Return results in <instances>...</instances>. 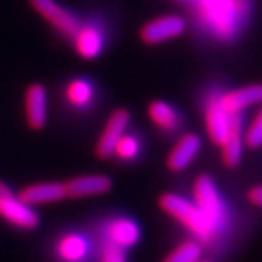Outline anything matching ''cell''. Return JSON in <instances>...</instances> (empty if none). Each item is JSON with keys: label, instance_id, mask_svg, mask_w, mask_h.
Returning a JSON list of instances; mask_svg holds the SVG:
<instances>
[{"label": "cell", "instance_id": "23", "mask_svg": "<svg viewBox=\"0 0 262 262\" xmlns=\"http://www.w3.org/2000/svg\"><path fill=\"white\" fill-rule=\"evenodd\" d=\"M100 262H126L125 250L106 242L100 253Z\"/></svg>", "mask_w": 262, "mask_h": 262}, {"label": "cell", "instance_id": "22", "mask_svg": "<svg viewBox=\"0 0 262 262\" xmlns=\"http://www.w3.org/2000/svg\"><path fill=\"white\" fill-rule=\"evenodd\" d=\"M243 142L250 150H257L262 147V109L257 111L250 123L243 128Z\"/></svg>", "mask_w": 262, "mask_h": 262}, {"label": "cell", "instance_id": "3", "mask_svg": "<svg viewBox=\"0 0 262 262\" xmlns=\"http://www.w3.org/2000/svg\"><path fill=\"white\" fill-rule=\"evenodd\" d=\"M0 218L24 231H33L40 224V216L32 205L26 204L4 180H0Z\"/></svg>", "mask_w": 262, "mask_h": 262}, {"label": "cell", "instance_id": "15", "mask_svg": "<svg viewBox=\"0 0 262 262\" xmlns=\"http://www.w3.org/2000/svg\"><path fill=\"white\" fill-rule=\"evenodd\" d=\"M19 198L29 205H43L60 202L67 198L65 183L59 182H38L30 183L17 193Z\"/></svg>", "mask_w": 262, "mask_h": 262}, {"label": "cell", "instance_id": "17", "mask_svg": "<svg viewBox=\"0 0 262 262\" xmlns=\"http://www.w3.org/2000/svg\"><path fill=\"white\" fill-rule=\"evenodd\" d=\"M221 161L223 164L229 167V169H235L240 166L243 158V150H245V142H243V117L242 114L237 117L229 138L226 139L221 147Z\"/></svg>", "mask_w": 262, "mask_h": 262}, {"label": "cell", "instance_id": "9", "mask_svg": "<svg viewBox=\"0 0 262 262\" xmlns=\"http://www.w3.org/2000/svg\"><path fill=\"white\" fill-rule=\"evenodd\" d=\"M26 122L30 129H43L48 122V92L41 84H30L24 93Z\"/></svg>", "mask_w": 262, "mask_h": 262}, {"label": "cell", "instance_id": "18", "mask_svg": "<svg viewBox=\"0 0 262 262\" xmlns=\"http://www.w3.org/2000/svg\"><path fill=\"white\" fill-rule=\"evenodd\" d=\"M147 114L150 122L164 133H174L180 128V116L169 103L154 100L147 106Z\"/></svg>", "mask_w": 262, "mask_h": 262}, {"label": "cell", "instance_id": "1", "mask_svg": "<svg viewBox=\"0 0 262 262\" xmlns=\"http://www.w3.org/2000/svg\"><path fill=\"white\" fill-rule=\"evenodd\" d=\"M199 23L215 38L231 41L247 17V0H193Z\"/></svg>", "mask_w": 262, "mask_h": 262}, {"label": "cell", "instance_id": "14", "mask_svg": "<svg viewBox=\"0 0 262 262\" xmlns=\"http://www.w3.org/2000/svg\"><path fill=\"white\" fill-rule=\"evenodd\" d=\"M106 242L123 250L133 248L141 238L138 223L126 216H116L106 224Z\"/></svg>", "mask_w": 262, "mask_h": 262}, {"label": "cell", "instance_id": "21", "mask_svg": "<svg viewBox=\"0 0 262 262\" xmlns=\"http://www.w3.org/2000/svg\"><path fill=\"white\" fill-rule=\"evenodd\" d=\"M141 152V142L136 136L125 133L116 144L112 157H116L120 161H133Z\"/></svg>", "mask_w": 262, "mask_h": 262}, {"label": "cell", "instance_id": "8", "mask_svg": "<svg viewBox=\"0 0 262 262\" xmlns=\"http://www.w3.org/2000/svg\"><path fill=\"white\" fill-rule=\"evenodd\" d=\"M129 120H131V114L125 107L116 109L109 116V119L104 123L103 131L100 133V138L95 144V155L100 160H107L109 157H112V152H114L117 141L126 133Z\"/></svg>", "mask_w": 262, "mask_h": 262}, {"label": "cell", "instance_id": "24", "mask_svg": "<svg viewBox=\"0 0 262 262\" xmlns=\"http://www.w3.org/2000/svg\"><path fill=\"white\" fill-rule=\"evenodd\" d=\"M248 201L251 205H256V207H262V185H256L248 191L247 194Z\"/></svg>", "mask_w": 262, "mask_h": 262}, {"label": "cell", "instance_id": "7", "mask_svg": "<svg viewBox=\"0 0 262 262\" xmlns=\"http://www.w3.org/2000/svg\"><path fill=\"white\" fill-rule=\"evenodd\" d=\"M186 30V21L180 14H163L145 23L139 30V38L148 46L176 40Z\"/></svg>", "mask_w": 262, "mask_h": 262}, {"label": "cell", "instance_id": "2", "mask_svg": "<svg viewBox=\"0 0 262 262\" xmlns=\"http://www.w3.org/2000/svg\"><path fill=\"white\" fill-rule=\"evenodd\" d=\"M158 207L204 242L216 235V229L198 209L193 199H185L177 193H163L158 198Z\"/></svg>", "mask_w": 262, "mask_h": 262}, {"label": "cell", "instance_id": "12", "mask_svg": "<svg viewBox=\"0 0 262 262\" xmlns=\"http://www.w3.org/2000/svg\"><path fill=\"white\" fill-rule=\"evenodd\" d=\"M201 138L194 133L183 135L167 154L166 166L171 172H182L188 167L201 150Z\"/></svg>", "mask_w": 262, "mask_h": 262}, {"label": "cell", "instance_id": "25", "mask_svg": "<svg viewBox=\"0 0 262 262\" xmlns=\"http://www.w3.org/2000/svg\"><path fill=\"white\" fill-rule=\"evenodd\" d=\"M199 262H210V260H205V259H201Z\"/></svg>", "mask_w": 262, "mask_h": 262}, {"label": "cell", "instance_id": "11", "mask_svg": "<svg viewBox=\"0 0 262 262\" xmlns=\"http://www.w3.org/2000/svg\"><path fill=\"white\" fill-rule=\"evenodd\" d=\"M73 46L79 57L85 60H95L100 57L104 48V33L97 24H82L73 36Z\"/></svg>", "mask_w": 262, "mask_h": 262}, {"label": "cell", "instance_id": "19", "mask_svg": "<svg viewBox=\"0 0 262 262\" xmlns=\"http://www.w3.org/2000/svg\"><path fill=\"white\" fill-rule=\"evenodd\" d=\"M93 97H95V90H93V85L87 79L76 78L70 81L65 87V98L73 107L84 109L90 106Z\"/></svg>", "mask_w": 262, "mask_h": 262}, {"label": "cell", "instance_id": "4", "mask_svg": "<svg viewBox=\"0 0 262 262\" xmlns=\"http://www.w3.org/2000/svg\"><path fill=\"white\" fill-rule=\"evenodd\" d=\"M193 202L198 209L205 215L216 232L226 221V207L218 193L213 179L207 174L199 176L193 183Z\"/></svg>", "mask_w": 262, "mask_h": 262}, {"label": "cell", "instance_id": "13", "mask_svg": "<svg viewBox=\"0 0 262 262\" xmlns=\"http://www.w3.org/2000/svg\"><path fill=\"white\" fill-rule=\"evenodd\" d=\"M111 188H112L111 179L103 174L81 176V177H74L65 182L67 198H71V199L101 196V194L109 193Z\"/></svg>", "mask_w": 262, "mask_h": 262}, {"label": "cell", "instance_id": "5", "mask_svg": "<svg viewBox=\"0 0 262 262\" xmlns=\"http://www.w3.org/2000/svg\"><path fill=\"white\" fill-rule=\"evenodd\" d=\"M238 116L240 114H229L221 107L218 101V93H212L207 98L204 106V125L210 141L215 145L221 147L226 142Z\"/></svg>", "mask_w": 262, "mask_h": 262}, {"label": "cell", "instance_id": "6", "mask_svg": "<svg viewBox=\"0 0 262 262\" xmlns=\"http://www.w3.org/2000/svg\"><path fill=\"white\" fill-rule=\"evenodd\" d=\"M29 5L38 13L49 26L65 38L71 40L81 26L78 16L55 0H29Z\"/></svg>", "mask_w": 262, "mask_h": 262}, {"label": "cell", "instance_id": "20", "mask_svg": "<svg viewBox=\"0 0 262 262\" xmlns=\"http://www.w3.org/2000/svg\"><path fill=\"white\" fill-rule=\"evenodd\" d=\"M202 259V248L198 242L186 240L167 254L161 262H199Z\"/></svg>", "mask_w": 262, "mask_h": 262}, {"label": "cell", "instance_id": "10", "mask_svg": "<svg viewBox=\"0 0 262 262\" xmlns=\"http://www.w3.org/2000/svg\"><path fill=\"white\" fill-rule=\"evenodd\" d=\"M218 101L229 114H242L245 109L262 103V84H250L218 93Z\"/></svg>", "mask_w": 262, "mask_h": 262}, {"label": "cell", "instance_id": "16", "mask_svg": "<svg viewBox=\"0 0 262 262\" xmlns=\"http://www.w3.org/2000/svg\"><path fill=\"white\" fill-rule=\"evenodd\" d=\"M55 254L62 262H84L89 254V242L78 232L63 234L55 243Z\"/></svg>", "mask_w": 262, "mask_h": 262}]
</instances>
